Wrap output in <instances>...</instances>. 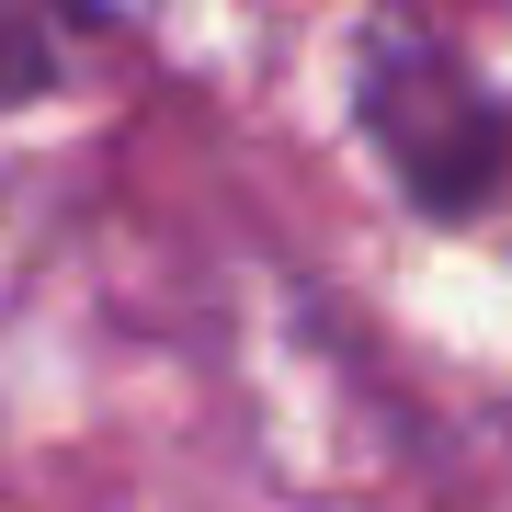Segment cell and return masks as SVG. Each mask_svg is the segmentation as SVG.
<instances>
[{
    "mask_svg": "<svg viewBox=\"0 0 512 512\" xmlns=\"http://www.w3.org/2000/svg\"><path fill=\"white\" fill-rule=\"evenodd\" d=\"M365 126L399 171V194L421 217H467L512 183V126L490 114V92L444 57V35L421 23H376L365 46Z\"/></svg>",
    "mask_w": 512,
    "mask_h": 512,
    "instance_id": "obj_1",
    "label": "cell"
},
{
    "mask_svg": "<svg viewBox=\"0 0 512 512\" xmlns=\"http://www.w3.org/2000/svg\"><path fill=\"white\" fill-rule=\"evenodd\" d=\"M80 0H0V114L12 103H35L57 92V69H69V46H80Z\"/></svg>",
    "mask_w": 512,
    "mask_h": 512,
    "instance_id": "obj_2",
    "label": "cell"
}]
</instances>
